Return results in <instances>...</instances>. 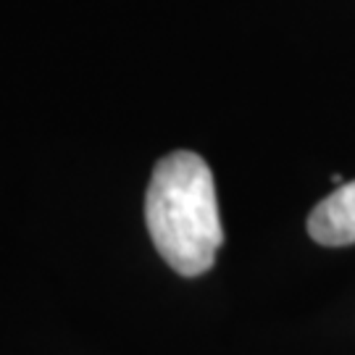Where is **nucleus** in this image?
Instances as JSON below:
<instances>
[{"label":"nucleus","mask_w":355,"mask_h":355,"mask_svg":"<svg viewBox=\"0 0 355 355\" xmlns=\"http://www.w3.org/2000/svg\"><path fill=\"white\" fill-rule=\"evenodd\" d=\"M145 224L155 250L182 277H200L224 245L214 174L198 153L177 150L153 168Z\"/></svg>","instance_id":"1"},{"label":"nucleus","mask_w":355,"mask_h":355,"mask_svg":"<svg viewBox=\"0 0 355 355\" xmlns=\"http://www.w3.org/2000/svg\"><path fill=\"white\" fill-rule=\"evenodd\" d=\"M308 234L327 248L355 245V182H345L308 216Z\"/></svg>","instance_id":"2"}]
</instances>
